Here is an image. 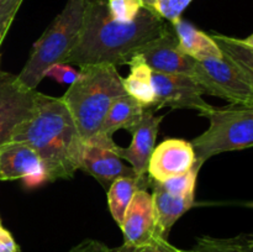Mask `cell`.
I'll list each match as a JSON object with an SVG mask.
<instances>
[{
  "label": "cell",
  "instance_id": "cell-4",
  "mask_svg": "<svg viewBox=\"0 0 253 252\" xmlns=\"http://www.w3.org/2000/svg\"><path fill=\"white\" fill-rule=\"evenodd\" d=\"M88 0H67L63 10L37 40L24 68L17 74L20 83L36 90L43 73L54 63H64L81 37Z\"/></svg>",
  "mask_w": 253,
  "mask_h": 252
},
{
  "label": "cell",
  "instance_id": "cell-29",
  "mask_svg": "<svg viewBox=\"0 0 253 252\" xmlns=\"http://www.w3.org/2000/svg\"><path fill=\"white\" fill-rule=\"evenodd\" d=\"M0 252H20V247L11 232L0 224Z\"/></svg>",
  "mask_w": 253,
  "mask_h": 252
},
{
  "label": "cell",
  "instance_id": "cell-8",
  "mask_svg": "<svg viewBox=\"0 0 253 252\" xmlns=\"http://www.w3.org/2000/svg\"><path fill=\"white\" fill-rule=\"evenodd\" d=\"M36 93L22 85L17 76L0 72V147L9 142L15 128L32 115Z\"/></svg>",
  "mask_w": 253,
  "mask_h": 252
},
{
  "label": "cell",
  "instance_id": "cell-18",
  "mask_svg": "<svg viewBox=\"0 0 253 252\" xmlns=\"http://www.w3.org/2000/svg\"><path fill=\"white\" fill-rule=\"evenodd\" d=\"M150 177L145 175H133V177H120L111 183L108 188V204L111 216L116 224L121 226L124 216L132 200L133 195L140 189L150 188Z\"/></svg>",
  "mask_w": 253,
  "mask_h": 252
},
{
  "label": "cell",
  "instance_id": "cell-31",
  "mask_svg": "<svg viewBox=\"0 0 253 252\" xmlns=\"http://www.w3.org/2000/svg\"><path fill=\"white\" fill-rule=\"evenodd\" d=\"M0 224H1V217H0Z\"/></svg>",
  "mask_w": 253,
  "mask_h": 252
},
{
  "label": "cell",
  "instance_id": "cell-28",
  "mask_svg": "<svg viewBox=\"0 0 253 252\" xmlns=\"http://www.w3.org/2000/svg\"><path fill=\"white\" fill-rule=\"evenodd\" d=\"M67 252H111V249H109L104 242L98 241V240L85 239Z\"/></svg>",
  "mask_w": 253,
  "mask_h": 252
},
{
  "label": "cell",
  "instance_id": "cell-9",
  "mask_svg": "<svg viewBox=\"0 0 253 252\" xmlns=\"http://www.w3.org/2000/svg\"><path fill=\"white\" fill-rule=\"evenodd\" d=\"M116 146L113 136L103 132H98L84 142L81 169L95 178L105 189L118 178L136 175L132 168L121 162L116 153Z\"/></svg>",
  "mask_w": 253,
  "mask_h": 252
},
{
  "label": "cell",
  "instance_id": "cell-27",
  "mask_svg": "<svg viewBox=\"0 0 253 252\" xmlns=\"http://www.w3.org/2000/svg\"><path fill=\"white\" fill-rule=\"evenodd\" d=\"M169 246L170 244L167 239L160 237L152 244L142 245V246H128L124 244L118 249L111 250V252H170Z\"/></svg>",
  "mask_w": 253,
  "mask_h": 252
},
{
  "label": "cell",
  "instance_id": "cell-10",
  "mask_svg": "<svg viewBox=\"0 0 253 252\" xmlns=\"http://www.w3.org/2000/svg\"><path fill=\"white\" fill-rule=\"evenodd\" d=\"M136 53L142 56L147 66L153 72L180 74L193 79L197 78V61L180 51L173 29L165 36L148 42Z\"/></svg>",
  "mask_w": 253,
  "mask_h": 252
},
{
  "label": "cell",
  "instance_id": "cell-3",
  "mask_svg": "<svg viewBox=\"0 0 253 252\" xmlns=\"http://www.w3.org/2000/svg\"><path fill=\"white\" fill-rule=\"evenodd\" d=\"M126 94L123 77L115 66L85 64L61 98L85 142L100 132L111 104Z\"/></svg>",
  "mask_w": 253,
  "mask_h": 252
},
{
  "label": "cell",
  "instance_id": "cell-14",
  "mask_svg": "<svg viewBox=\"0 0 253 252\" xmlns=\"http://www.w3.org/2000/svg\"><path fill=\"white\" fill-rule=\"evenodd\" d=\"M163 116H156L150 109H145L140 123L131 130L132 141L127 148L116 146V153L120 158L127 161L136 175L147 174L148 162L156 147L158 128Z\"/></svg>",
  "mask_w": 253,
  "mask_h": 252
},
{
  "label": "cell",
  "instance_id": "cell-13",
  "mask_svg": "<svg viewBox=\"0 0 253 252\" xmlns=\"http://www.w3.org/2000/svg\"><path fill=\"white\" fill-rule=\"evenodd\" d=\"M120 227L124 234V244L128 246H142L160 239L152 195L147 189L135 193Z\"/></svg>",
  "mask_w": 253,
  "mask_h": 252
},
{
  "label": "cell",
  "instance_id": "cell-33",
  "mask_svg": "<svg viewBox=\"0 0 253 252\" xmlns=\"http://www.w3.org/2000/svg\"><path fill=\"white\" fill-rule=\"evenodd\" d=\"M252 207H253V204H252Z\"/></svg>",
  "mask_w": 253,
  "mask_h": 252
},
{
  "label": "cell",
  "instance_id": "cell-16",
  "mask_svg": "<svg viewBox=\"0 0 253 252\" xmlns=\"http://www.w3.org/2000/svg\"><path fill=\"white\" fill-rule=\"evenodd\" d=\"M178 41V47L187 56L195 61L210 58H221L224 56L221 48L211 35L200 31L198 27L182 17L170 24Z\"/></svg>",
  "mask_w": 253,
  "mask_h": 252
},
{
  "label": "cell",
  "instance_id": "cell-22",
  "mask_svg": "<svg viewBox=\"0 0 253 252\" xmlns=\"http://www.w3.org/2000/svg\"><path fill=\"white\" fill-rule=\"evenodd\" d=\"M192 1L193 0H141L143 7L169 24L180 19L183 11Z\"/></svg>",
  "mask_w": 253,
  "mask_h": 252
},
{
  "label": "cell",
  "instance_id": "cell-17",
  "mask_svg": "<svg viewBox=\"0 0 253 252\" xmlns=\"http://www.w3.org/2000/svg\"><path fill=\"white\" fill-rule=\"evenodd\" d=\"M127 64L130 66V74L126 78H123L126 93L135 98L145 109H151L155 103L152 69L138 53L133 54Z\"/></svg>",
  "mask_w": 253,
  "mask_h": 252
},
{
  "label": "cell",
  "instance_id": "cell-1",
  "mask_svg": "<svg viewBox=\"0 0 253 252\" xmlns=\"http://www.w3.org/2000/svg\"><path fill=\"white\" fill-rule=\"evenodd\" d=\"M169 31V22L146 7L133 21L120 22L110 16L106 0H88L81 37L64 63L127 64L141 47Z\"/></svg>",
  "mask_w": 253,
  "mask_h": 252
},
{
  "label": "cell",
  "instance_id": "cell-11",
  "mask_svg": "<svg viewBox=\"0 0 253 252\" xmlns=\"http://www.w3.org/2000/svg\"><path fill=\"white\" fill-rule=\"evenodd\" d=\"M24 179L27 187L47 182L46 170L36 151L22 142L5 143L0 147V180Z\"/></svg>",
  "mask_w": 253,
  "mask_h": 252
},
{
  "label": "cell",
  "instance_id": "cell-5",
  "mask_svg": "<svg viewBox=\"0 0 253 252\" xmlns=\"http://www.w3.org/2000/svg\"><path fill=\"white\" fill-rule=\"evenodd\" d=\"M202 116L209 120L205 132L192 141L198 165L212 156L253 147V108L232 105L211 110Z\"/></svg>",
  "mask_w": 253,
  "mask_h": 252
},
{
  "label": "cell",
  "instance_id": "cell-26",
  "mask_svg": "<svg viewBox=\"0 0 253 252\" xmlns=\"http://www.w3.org/2000/svg\"><path fill=\"white\" fill-rule=\"evenodd\" d=\"M44 77L54 79V81L61 84H69L71 85L79 77V71L74 69L72 64L54 63L44 71L43 78Z\"/></svg>",
  "mask_w": 253,
  "mask_h": 252
},
{
  "label": "cell",
  "instance_id": "cell-20",
  "mask_svg": "<svg viewBox=\"0 0 253 252\" xmlns=\"http://www.w3.org/2000/svg\"><path fill=\"white\" fill-rule=\"evenodd\" d=\"M253 235L235 237H214L209 235L198 237L190 250H182L170 245V252H253Z\"/></svg>",
  "mask_w": 253,
  "mask_h": 252
},
{
  "label": "cell",
  "instance_id": "cell-32",
  "mask_svg": "<svg viewBox=\"0 0 253 252\" xmlns=\"http://www.w3.org/2000/svg\"><path fill=\"white\" fill-rule=\"evenodd\" d=\"M252 244H253V237H252Z\"/></svg>",
  "mask_w": 253,
  "mask_h": 252
},
{
  "label": "cell",
  "instance_id": "cell-7",
  "mask_svg": "<svg viewBox=\"0 0 253 252\" xmlns=\"http://www.w3.org/2000/svg\"><path fill=\"white\" fill-rule=\"evenodd\" d=\"M152 84L155 89V113L163 106L173 109H194L200 114L211 110L214 106L202 98L205 89L195 79L180 74H167L152 71Z\"/></svg>",
  "mask_w": 253,
  "mask_h": 252
},
{
  "label": "cell",
  "instance_id": "cell-21",
  "mask_svg": "<svg viewBox=\"0 0 253 252\" xmlns=\"http://www.w3.org/2000/svg\"><path fill=\"white\" fill-rule=\"evenodd\" d=\"M212 39L216 41L219 47L224 53L231 57L234 61L244 66L253 73V48L246 46L241 42V40L236 37L224 36L219 34H211Z\"/></svg>",
  "mask_w": 253,
  "mask_h": 252
},
{
  "label": "cell",
  "instance_id": "cell-30",
  "mask_svg": "<svg viewBox=\"0 0 253 252\" xmlns=\"http://www.w3.org/2000/svg\"><path fill=\"white\" fill-rule=\"evenodd\" d=\"M240 40H241L242 43L246 44V46L249 47H252L253 48V34L250 35V36L246 37V39H240Z\"/></svg>",
  "mask_w": 253,
  "mask_h": 252
},
{
  "label": "cell",
  "instance_id": "cell-19",
  "mask_svg": "<svg viewBox=\"0 0 253 252\" xmlns=\"http://www.w3.org/2000/svg\"><path fill=\"white\" fill-rule=\"evenodd\" d=\"M143 113L145 108L135 98L127 94L120 96L111 104L101 125L100 132L113 136L120 128L131 132V130L141 121Z\"/></svg>",
  "mask_w": 253,
  "mask_h": 252
},
{
  "label": "cell",
  "instance_id": "cell-25",
  "mask_svg": "<svg viewBox=\"0 0 253 252\" xmlns=\"http://www.w3.org/2000/svg\"><path fill=\"white\" fill-rule=\"evenodd\" d=\"M24 0H0V46Z\"/></svg>",
  "mask_w": 253,
  "mask_h": 252
},
{
  "label": "cell",
  "instance_id": "cell-15",
  "mask_svg": "<svg viewBox=\"0 0 253 252\" xmlns=\"http://www.w3.org/2000/svg\"><path fill=\"white\" fill-rule=\"evenodd\" d=\"M150 188L152 189L151 195H152L158 232L161 237L167 239L175 221L194 205L195 194L187 195V197H175L166 192L161 183L153 179H151Z\"/></svg>",
  "mask_w": 253,
  "mask_h": 252
},
{
  "label": "cell",
  "instance_id": "cell-6",
  "mask_svg": "<svg viewBox=\"0 0 253 252\" xmlns=\"http://www.w3.org/2000/svg\"><path fill=\"white\" fill-rule=\"evenodd\" d=\"M197 66L195 81L205 89V93L224 99L232 105L253 108L252 72L226 53L221 58L197 61Z\"/></svg>",
  "mask_w": 253,
  "mask_h": 252
},
{
  "label": "cell",
  "instance_id": "cell-12",
  "mask_svg": "<svg viewBox=\"0 0 253 252\" xmlns=\"http://www.w3.org/2000/svg\"><path fill=\"white\" fill-rule=\"evenodd\" d=\"M197 163L192 142L169 138L156 146L148 162L147 174L151 179L165 182L189 172Z\"/></svg>",
  "mask_w": 253,
  "mask_h": 252
},
{
  "label": "cell",
  "instance_id": "cell-23",
  "mask_svg": "<svg viewBox=\"0 0 253 252\" xmlns=\"http://www.w3.org/2000/svg\"><path fill=\"white\" fill-rule=\"evenodd\" d=\"M200 168H202V166L195 163V166L189 172L178 175V177L170 178L165 182H160L161 185L166 192L175 195V197H187V195L195 194L198 173H199Z\"/></svg>",
  "mask_w": 253,
  "mask_h": 252
},
{
  "label": "cell",
  "instance_id": "cell-24",
  "mask_svg": "<svg viewBox=\"0 0 253 252\" xmlns=\"http://www.w3.org/2000/svg\"><path fill=\"white\" fill-rule=\"evenodd\" d=\"M110 16L120 22H131L143 7L141 0H106Z\"/></svg>",
  "mask_w": 253,
  "mask_h": 252
},
{
  "label": "cell",
  "instance_id": "cell-2",
  "mask_svg": "<svg viewBox=\"0 0 253 252\" xmlns=\"http://www.w3.org/2000/svg\"><path fill=\"white\" fill-rule=\"evenodd\" d=\"M10 141L26 143L36 151L47 182L69 179L82 167L84 141L62 98L37 91L34 113L15 128Z\"/></svg>",
  "mask_w": 253,
  "mask_h": 252
}]
</instances>
